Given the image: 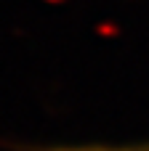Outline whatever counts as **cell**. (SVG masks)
<instances>
[{"label":"cell","mask_w":149,"mask_h":151,"mask_svg":"<svg viewBox=\"0 0 149 151\" xmlns=\"http://www.w3.org/2000/svg\"><path fill=\"white\" fill-rule=\"evenodd\" d=\"M16 151H141V143L128 146H11Z\"/></svg>","instance_id":"cell-1"},{"label":"cell","mask_w":149,"mask_h":151,"mask_svg":"<svg viewBox=\"0 0 149 151\" xmlns=\"http://www.w3.org/2000/svg\"><path fill=\"white\" fill-rule=\"evenodd\" d=\"M144 151H149V141H147V143H144Z\"/></svg>","instance_id":"cell-2"}]
</instances>
